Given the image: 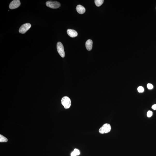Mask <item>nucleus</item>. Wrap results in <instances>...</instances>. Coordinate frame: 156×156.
I'll list each match as a JSON object with an SVG mask.
<instances>
[{
  "mask_svg": "<svg viewBox=\"0 0 156 156\" xmlns=\"http://www.w3.org/2000/svg\"><path fill=\"white\" fill-rule=\"evenodd\" d=\"M61 103L65 109H67L70 107L71 101L70 99L67 96L64 97L61 99Z\"/></svg>",
  "mask_w": 156,
  "mask_h": 156,
  "instance_id": "1",
  "label": "nucleus"
},
{
  "mask_svg": "<svg viewBox=\"0 0 156 156\" xmlns=\"http://www.w3.org/2000/svg\"><path fill=\"white\" fill-rule=\"evenodd\" d=\"M46 5L49 8L53 9H57L60 7V3L57 1H49L46 3Z\"/></svg>",
  "mask_w": 156,
  "mask_h": 156,
  "instance_id": "2",
  "label": "nucleus"
},
{
  "mask_svg": "<svg viewBox=\"0 0 156 156\" xmlns=\"http://www.w3.org/2000/svg\"><path fill=\"white\" fill-rule=\"evenodd\" d=\"M111 127L110 125L109 124H104L102 127H100L99 130V133L102 134L107 133L111 131Z\"/></svg>",
  "mask_w": 156,
  "mask_h": 156,
  "instance_id": "3",
  "label": "nucleus"
},
{
  "mask_svg": "<svg viewBox=\"0 0 156 156\" xmlns=\"http://www.w3.org/2000/svg\"><path fill=\"white\" fill-rule=\"evenodd\" d=\"M57 51L60 56L62 58L64 57L65 56V53L63 45L61 43L59 42L57 43Z\"/></svg>",
  "mask_w": 156,
  "mask_h": 156,
  "instance_id": "4",
  "label": "nucleus"
},
{
  "mask_svg": "<svg viewBox=\"0 0 156 156\" xmlns=\"http://www.w3.org/2000/svg\"><path fill=\"white\" fill-rule=\"evenodd\" d=\"M31 26V25L30 23H28L24 24L21 26L19 29V32L20 33L24 34L30 29Z\"/></svg>",
  "mask_w": 156,
  "mask_h": 156,
  "instance_id": "5",
  "label": "nucleus"
},
{
  "mask_svg": "<svg viewBox=\"0 0 156 156\" xmlns=\"http://www.w3.org/2000/svg\"><path fill=\"white\" fill-rule=\"evenodd\" d=\"M21 2L19 0H14L10 3L9 8L10 9H15L20 6Z\"/></svg>",
  "mask_w": 156,
  "mask_h": 156,
  "instance_id": "6",
  "label": "nucleus"
},
{
  "mask_svg": "<svg viewBox=\"0 0 156 156\" xmlns=\"http://www.w3.org/2000/svg\"><path fill=\"white\" fill-rule=\"evenodd\" d=\"M67 32L68 35L72 38L75 37L78 35V33L74 30L68 29L67 30Z\"/></svg>",
  "mask_w": 156,
  "mask_h": 156,
  "instance_id": "7",
  "label": "nucleus"
},
{
  "mask_svg": "<svg viewBox=\"0 0 156 156\" xmlns=\"http://www.w3.org/2000/svg\"><path fill=\"white\" fill-rule=\"evenodd\" d=\"M93 41L92 40H88L86 43L85 45L86 49L88 51H90L92 48Z\"/></svg>",
  "mask_w": 156,
  "mask_h": 156,
  "instance_id": "8",
  "label": "nucleus"
},
{
  "mask_svg": "<svg viewBox=\"0 0 156 156\" xmlns=\"http://www.w3.org/2000/svg\"><path fill=\"white\" fill-rule=\"evenodd\" d=\"M76 9L77 12L80 14H84L86 11V9L84 7L81 5L77 6Z\"/></svg>",
  "mask_w": 156,
  "mask_h": 156,
  "instance_id": "9",
  "label": "nucleus"
},
{
  "mask_svg": "<svg viewBox=\"0 0 156 156\" xmlns=\"http://www.w3.org/2000/svg\"><path fill=\"white\" fill-rule=\"evenodd\" d=\"M104 2V0H95V3L97 6L99 7L101 6Z\"/></svg>",
  "mask_w": 156,
  "mask_h": 156,
  "instance_id": "10",
  "label": "nucleus"
},
{
  "mask_svg": "<svg viewBox=\"0 0 156 156\" xmlns=\"http://www.w3.org/2000/svg\"><path fill=\"white\" fill-rule=\"evenodd\" d=\"M7 141H8V139L6 138L2 135H0V142H7Z\"/></svg>",
  "mask_w": 156,
  "mask_h": 156,
  "instance_id": "11",
  "label": "nucleus"
},
{
  "mask_svg": "<svg viewBox=\"0 0 156 156\" xmlns=\"http://www.w3.org/2000/svg\"><path fill=\"white\" fill-rule=\"evenodd\" d=\"M137 90L138 92L139 93H142L144 91V89L143 87H139L138 88Z\"/></svg>",
  "mask_w": 156,
  "mask_h": 156,
  "instance_id": "12",
  "label": "nucleus"
},
{
  "mask_svg": "<svg viewBox=\"0 0 156 156\" xmlns=\"http://www.w3.org/2000/svg\"><path fill=\"white\" fill-rule=\"evenodd\" d=\"M153 112L151 111H149L147 113V116L148 117H151L152 116Z\"/></svg>",
  "mask_w": 156,
  "mask_h": 156,
  "instance_id": "13",
  "label": "nucleus"
},
{
  "mask_svg": "<svg viewBox=\"0 0 156 156\" xmlns=\"http://www.w3.org/2000/svg\"><path fill=\"white\" fill-rule=\"evenodd\" d=\"M74 152L76 154V155H79L80 154V152L79 150L76 149L74 150Z\"/></svg>",
  "mask_w": 156,
  "mask_h": 156,
  "instance_id": "14",
  "label": "nucleus"
},
{
  "mask_svg": "<svg viewBox=\"0 0 156 156\" xmlns=\"http://www.w3.org/2000/svg\"><path fill=\"white\" fill-rule=\"evenodd\" d=\"M147 87L149 89H151L153 88V86L152 84L149 83V84H148L147 85Z\"/></svg>",
  "mask_w": 156,
  "mask_h": 156,
  "instance_id": "15",
  "label": "nucleus"
},
{
  "mask_svg": "<svg viewBox=\"0 0 156 156\" xmlns=\"http://www.w3.org/2000/svg\"><path fill=\"white\" fill-rule=\"evenodd\" d=\"M152 108L154 110H156V104L153 105L152 107Z\"/></svg>",
  "mask_w": 156,
  "mask_h": 156,
  "instance_id": "16",
  "label": "nucleus"
},
{
  "mask_svg": "<svg viewBox=\"0 0 156 156\" xmlns=\"http://www.w3.org/2000/svg\"><path fill=\"white\" fill-rule=\"evenodd\" d=\"M71 156H77L74 151H73L72 153V154H71Z\"/></svg>",
  "mask_w": 156,
  "mask_h": 156,
  "instance_id": "17",
  "label": "nucleus"
}]
</instances>
